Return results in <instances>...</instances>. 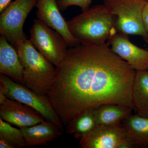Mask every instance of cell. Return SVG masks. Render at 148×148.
Masks as SVG:
<instances>
[{
	"mask_svg": "<svg viewBox=\"0 0 148 148\" xmlns=\"http://www.w3.org/2000/svg\"><path fill=\"white\" fill-rule=\"evenodd\" d=\"M145 40L146 41V42L148 44V40ZM147 71H148V70Z\"/></svg>",
	"mask_w": 148,
	"mask_h": 148,
	"instance_id": "23",
	"label": "cell"
},
{
	"mask_svg": "<svg viewBox=\"0 0 148 148\" xmlns=\"http://www.w3.org/2000/svg\"><path fill=\"white\" fill-rule=\"evenodd\" d=\"M0 73L14 81L24 84V68L16 49L0 36Z\"/></svg>",
	"mask_w": 148,
	"mask_h": 148,
	"instance_id": "12",
	"label": "cell"
},
{
	"mask_svg": "<svg viewBox=\"0 0 148 148\" xmlns=\"http://www.w3.org/2000/svg\"><path fill=\"white\" fill-rule=\"evenodd\" d=\"M132 101L138 114L148 117V72L136 71L132 88Z\"/></svg>",
	"mask_w": 148,
	"mask_h": 148,
	"instance_id": "15",
	"label": "cell"
},
{
	"mask_svg": "<svg viewBox=\"0 0 148 148\" xmlns=\"http://www.w3.org/2000/svg\"><path fill=\"white\" fill-rule=\"evenodd\" d=\"M0 148H14L7 141L0 138Z\"/></svg>",
	"mask_w": 148,
	"mask_h": 148,
	"instance_id": "21",
	"label": "cell"
},
{
	"mask_svg": "<svg viewBox=\"0 0 148 148\" xmlns=\"http://www.w3.org/2000/svg\"><path fill=\"white\" fill-rule=\"evenodd\" d=\"M133 109L116 104H106L95 109L97 125H113L121 123L132 114Z\"/></svg>",
	"mask_w": 148,
	"mask_h": 148,
	"instance_id": "16",
	"label": "cell"
},
{
	"mask_svg": "<svg viewBox=\"0 0 148 148\" xmlns=\"http://www.w3.org/2000/svg\"><path fill=\"white\" fill-rule=\"evenodd\" d=\"M92 0H57V5L60 10L64 11L70 6L79 7L83 11L89 8Z\"/></svg>",
	"mask_w": 148,
	"mask_h": 148,
	"instance_id": "19",
	"label": "cell"
},
{
	"mask_svg": "<svg viewBox=\"0 0 148 148\" xmlns=\"http://www.w3.org/2000/svg\"><path fill=\"white\" fill-rule=\"evenodd\" d=\"M97 125L95 109L83 112L66 126V132L73 135L77 140L90 132Z\"/></svg>",
	"mask_w": 148,
	"mask_h": 148,
	"instance_id": "17",
	"label": "cell"
},
{
	"mask_svg": "<svg viewBox=\"0 0 148 148\" xmlns=\"http://www.w3.org/2000/svg\"><path fill=\"white\" fill-rule=\"evenodd\" d=\"M122 123L128 140L135 148L148 147V117L132 115L123 120Z\"/></svg>",
	"mask_w": 148,
	"mask_h": 148,
	"instance_id": "14",
	"label": "cell"
},
{
	"mask_svg": "<svg viewBox=\"0 0 148 148\" xmlns=\"http://www.w3.org/2000/svg\"><path fill=\"white\" fill-rule=\"evenodd\" d=\"M30 32L33 45L56 67L58 66L69 47L63 36L38 19L34 20Z\"/></svg>",
	"mask_w": 148,
	"mask_h": 148,
	"instance_id": "6",
	"label": "cell"
},
{
	"mask_svg": "<svg viewBox=\"0 0 148 148\" xmlns=\"http://www.w3.org/2000/svg\"><path fill=\"white\" fill-rule=\"evenodd\" d=\"M20 128L28 147L45 145L62 135V129L45 120L35 125Z\"/></svg>",
	"mask_w": 148,
	"mask_h": 148,
	"instance_id": "13",
	"label": "cell"
},
{
	"mask_svg": "<svg viewBox=\"0 0 148 148\" xmlns=\"http://www.w3.org/2000/svg\"><path fill=\"white\" fill-rule=\"evenodd\" d=\"M70 32L80 43H106L116 34V16L105 4L96 5L67 21Z\"/></svg>",
	"mask_w": 148,
	"mask_h": 148,
	"instance_id": "2",
	"label": "cell"
},
{
	"mask_svg": "<svg viewBox=\"0 0 148 148\" xmlns=\"http://www.w3.org/2000/svg\"><path fill=\"white\" fill-rule=\"evenodd\" d=\"M0 116L19 128L35 125L45 120L38 112L29 106L12 100L0 92Z\"/></svg>",
	"mask_w": 148,
	"mask_h": 148,
	"instance_id": "9",
	"label": "cell"
},
{
	"mask_svg": "<svg viewBox=\"0 0 148 148\" xmlns=\"http://www.w3.org/2000/svg\"><path fill=\"white\" fill-rule=\"evenodd\" d=\"M56 69L55 81L47 95L66 126L86 110L106 104L134 109L136 71L106 43L69 48Z\"/></svg>",
	"mask_w": 148,
	"mask_h": 148,
	"instance_id": "1",
	"label": "cell"
},
{
	"mask_svg": "<svg viewBox=\"0 0 148 148\" xmlns=\"http://www.w3.org/2000/svg\"><path fill=\"white\" fill-rule=\"evenodd\" d=\"M11 0H0V12H1L11 2Z\"/></svg>",
	"mask_w": 148,
	"mask_h": 148,
	"instance_id": "22",
	"label": "cell"
},
{
	"mask_svg": "<svg viewBox=\"0 0 148 148\" xmlns=\"http://www.w3.org/2000/svg\"><path fill=\"white\" fill-rule=\"evenodd\" d=\"M128 140L125 128L120 123L113 125H97L79 140L82 148H119Z\"/></svg>",
	"mask_w": 148,
	"mask_h": 148,
	"instance_id": "8",
	"label": "cell"
},
{
	"mask_svg": "<svg viewBox=\"0 0 148 148\" xmlns=\"http://www.w3.org/2000/svg\"><path fill=\"white\" fill-rule=\"evenodd\" d=\"M15 48L24 68V84L37 93L47 95L55 81L56 67L29 40L18 43Z\"/></svg>",
	"mask_w": 148,
	"mask_h": 148,
	"instance_id": "3",
	"label": "cell"
},
{
	"mask_svg": "<svg viewBox=\"0 0 148 148\" xmlns=\"http://www.w3.org/2000/svg\"><path fill=\"white\" fill-rule=\"evenodd\" d=\"M0 138L7 141L14 148L26 147L21 129L12 127L10 123L0 118Z\"/></svg>",
	"mask_w": 148,
	"mask_h": 148,
	"instance_id": "18",
	"label": "cell"
},
{
	"mask_svg": "<svg viewBox=\"0 0 148 148\" xmlns=\"http://www.w3.org/2000/svg\"><path fill=\"white\" fill-rule=\"evenodd\" d=\"M111 49L135 71L148 70V51L130 41L127 35L116 34L108 40Z\"/></svg>",
	"mask_w": 148,
	"mask_h": 148,
	"instance_id": "11",
	"label": "cell"
},
{
	"mask_svg": "<svg viewBox=\"0 0 148 148\" xmlns=\"http://www.w3.org/2000/svg\"><path fill=\"white\" fill-rule=\"evenodd\" d=\"M146 0H105L104 4L116 16L117 32L123 34L135 35L148 40L143 20Z\"/></svg>",
	"mask_w": 148,
	"mask_h": 148,
	"instance_id": "5",
	"label": "cell"
},
{
	"mask_svg": "<svg viewBox=\"0 0 148 148\" xmlns=\"http://www.w3.org/2000/svg\"><path fill=\"white\" fill-rule=\"evenodd\" d=\"M36 6L38 19L61 34L69 47L80 44L70 32L67 21L60 13L57 0H37Z\"/></svg>",
	"mask_w": 148,
	"mask_h": 148,
	"instance_id": "10",
	"label": "cell"
},
{
	"mask_svg": "<svg viewBox=\"0 0 148 148\" xmlns=\"http://www.w3.org/2000/svg\"><path fill=\"white\" fill-rule=\"evenodd\" d=\"M0 92L7 98L34 109L45 120L53 123L61 129L63 128V123L47 95L37 93L2 74L0 75Z\"/></svg>",
	"mask_w": 148,
	"mask_h": 148,
	"instance_id": "4",
	"label": "cell"
},
{
	"mask_svg": "<svg viewBox=\"0 0 148 148\" xmlns=\"http://www.w3.org/2000/svg\"><path fill=\"white\" fill-rule=\"evenodd\" d=\"M37 0H15L11 2L0 15V34L15 48L27 40L23 31L26 18Z\"/></svg>",
	"mask_w": 148,
	"mask_h": 148,
	"instance_id": "7",
	"label": "cell"
},
{
	"mask_svg": "<svg viewBox=\"0 0 148 148\" xmlns=\"http://www.w3.org/2000/svg\"><path fill=\"white\" fill-rule=\"evenodd\" d=\"M143 20L144 27L148 34V2L146 3L143 12Z\"/></svg>",
	"mask_w": 148,
	"mask_h": 148,
	"instance_id": "20",
	"label": "cell"
}]
</instances>
